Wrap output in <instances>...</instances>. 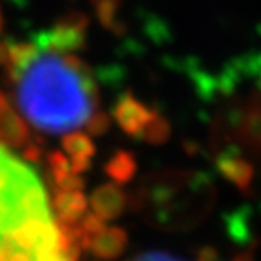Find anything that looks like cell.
<instances>
[{"label": "cell", "instance_id": "obj_8", "mask_svg": "<svg viewBox=\"0 0 261 261\" xmlns=\"http://www.w3.org/2000/svg\"><path fill=\"white\" fill-rule=\"evenodd\" d=\"M125 203H127L125 192L116 184H106L102 187H98L91 194V200H89L93 214H96L103 221L118 218L123 212V208H125Z\"/></svg>", "mask_w": 261, "mask_h": 261}, {"label": "cell", "instance_id": "obj_13", "mask_svg": "<svg viewBox=\"0 0 261 261\" xmlns=\"http://www.w3.org/2000/svg\"><path fill=\"white\" fill-rule=\"evenodd\" d=\"M94 6V11L100 24L107 29H116V9L120 6V0H91Z\"/></svg>", "mask_w": 261, "mask_h": 261}, {"label": "cell", "instance_id": "obj_11", "mask_svg": "<svg viewBox=\"0 0 261 261\" xmlns=\"http://www.w3.org/2000/svg\"><path fill=\"white\" fill-rule=\"evenodd\" d=\"M106 172L118 184H127L136 174V162L130 152L118 151L107 162Z\"/></svg>", "mask_w": 261, "mask_h": 261}, {"label": "cell", "instance_id": "obj_16", "mask_svg": "<svg viewBox=\"0 0 261 261\" xmlns=\"http://www.w3.org/2000/svg\"><path fill=\"white\" fill-rule=\"evenodd\" d=\"M57 187L60 189V191H64V192L80 191V189H84V179L80 178V174H74V172H71V174H67L64 179H62Z\"/></svg>", "mask_w": 261, "mask_h": 261}, {"label": "cell", "instance_id": "obj_7", "mask_svg": "<svg viewBox=\"0 0 261 261\" xmlns=\"http://www.w3.org/2000/svg\"><path fill=\"white\" fill-rule=\"evenodd\" d=\"M29 142H31L29 127L16 114L8 98L0 93V145L24 149Z\"/></svg>", "mask_w": 261, "mask_h": 261}, {"label": "cell", "instance_id": "obj_5", "mask_svg": "<svg viewBox=\"0 0 261 261\" xmlns=\"http://www.w3.org/2000/svg\"><path fill=\"white\" fill-rule=\"evenodd\" d=\"M87 28H89V18L86 13L73 11L58 18L53 28L35 33L31 42L38 47H51L74 53L86 45Z\"/></svg>", "mask_w": 261, "mask_h": 261}, {"label": "cell", "instance_id": "obj_18", "mask_svg": "<svg viewBox=\"0 0 261 261\" xmlns=\"http://www.w3.org/2000/svg\"><path fill=\"white\" fill-rule=\"evenodd\" d=\"M42 156H44V151H42L40 143L29 142L28 145L24 147V151H22V158L29 160V162H40Z\"/></svg>", "mask_w": 261, "mask_h": 261}, {"label": "cell", "instance_id": "obj_9", "mask_svg": "<svg viewBox=\"0 0 261 261\" xmlns=\"http://www.w3.org/2000/svg\"><path fill=\"white\" fill-rule=\"evenodd\" d=\"M127 245V234L123 228L106 227L102 232L87 238L84 249H89L100 259H116Z\"/></svg>", "mask_w": 261, "mask_h": 261}, {"label": "cell", "instance_id": "obj_19", "mask_svg": "<svg viewBox=\"0 0 261 261\" xmlns=\"http://www.w3.org/2000/svg\"><path fill=\"white\" fill-rule=\"evenodd\" d=\"M9 60V38L0 42V67H6Z\"/></svg>", "mask_w": 261, "mask_h": 261}, {"label": "cell", "instance_id": "obj_10", "mask_svg": "<svg viewBox=\"0 0 261 261\" xmlns=\"http://www.w3.org/2000/svg\"><path fill=\"white\" fill-rule=\"evenodd\" d=\"M55 211L60 223L76 225L87 211V198L80 191H60L55 198Z\"/></svg>", "mask_w": 261, "mask_h": 261}, {"label": "cell", "instance_id": "obj_12", "mask_svg": "<svg viewBox=\"0 0 261 261\" xmlns=\"http://www.w3.org/2000/svg\"><path fill=\"white\" fill-rule=\"evenodd\" d=\"M62 147L69 154V158H93L94 143L86 133H69L62 138Z\"/></svg>", "mask_w": 261, "mask_h": 261}, {"label": "cell", "instance_id": "obj_4", "mask_svg": "<svg viewBox=\"0 0 261 261\" xmlns=\"http://www.w3.org/2000/svg\"><path fill=\"white\" fill-rule=\"evenodd\" d=\"M216 192L200 172L171 171L151 178L138 191L136 203L149 208V216L163 228H191L198 225L212 208Z\"/></svg>", "mask_w": 261, "mask_h": 261}, {"label": "cell", "instance_id": "obj_17", "mask_svg": "<svg viewBox=\"0 0 261 261\" xmlns=\"http://www.w3.org/2000/svg\"><path fill=\"white\" fill-rule=\"evenodd\" d=\"M135 261H185V259L171 256L167 252H143L140 256H136Z\"/></svg>", "mask_w": 261, "mask_h": 261}, {"label": "cell", "instance_id": "obj_1", "mask_svg": "<svg viewBox=\"0 0 261 261\" xmlns=\"http://www.w3.org/2000/svg\"><path fill=\"white\" fill-rule=\"evenodd\" d=\"M16 106L35 129L60 135L86 125L98 111L96 80L74 53L38 47L6 71Z\"/></svg>", "mask_w": 261, "mask_h": 261}, {"label": "cell", "instance_id": "obj_3", "mask_svg": "<svg viewBox=\"0 0 261 261\" xmlns=\"http://www.w3.org/2000/svg\"><path fill=\"white\" fill-rule=\"evenodd\" d=\"M211 140L220 172L247 192L261 169V87L236 93L218 107Z\"/></svg>", "mask_w": 261, "mask_h": 261}, {"label": "cell", "instance_id": "obj_21", "mask_svg": "<svg viewBox=\"0 0 261 261\" xmlns=\"http://www.w3.org/2000/svg\"><path fill=\"white\" fill-rule=\"evenodd\" d=\"M9 2H16V4H20V6L25 4V0H9Z\"/></svg>", "mask_w": 261, "mask_h": 261}, {"label": "cell", "instance_id": "obj_14", "mask_svg": "<svg viewBox=\"0 0 261 261\" xmlns=\"http://www.w3.org/2000/svg\"><path fill=\"white\" fill-rule=\"evenodd\" d=\"M47 165H49V174H51V178H53L55 185H58L65 176L71 174L69 160L65 158V156L58 151L49 152L47 154Z\"/></svg>", "mask_w": 261, "mask_h": 261}, {"label": "cell", "instance_id": "obj_6", "mask_svg": "<svg viewBox=\"0 0 261 261\" xmlns=\"http://www.w3.org/2000/svg\"><path fill=\"white\" fill-rule=\"evenodd\" d=\"M114 118L118 122V125L125 130L130 136H142L143 130L149 127V123L154 120V116L158 113L151 111L145 103H142L140 100H136L133 94H122L118 98V102L113 109Z\"/></svg>", "mask_w": 261, "mask_h": 261}, {"label": "cell", "instance_id": "obj_22", "mask_svg": "<svg viewBox=\"0 0 261 261\" xmlns=\"http://www.w3.org/2000/svg\"><path fill=\"white\" fill-rule=\"evenodd\" d=\"M0 28H2V18H0Z\"/></svg>", "mask_w": 261, "mask_h": 261}, {"label": "cell", "instance_id": "obj_20", "mask_svg": "<svg viewBox=\"0 0 261 261\" xmlns=\"http://www.w3.org/2000/svg\"><path fill=\"white\" fill-rule=\"evenodd\" d=\"M232 261H254L252 250H245V252H240L238 256L232 257Z\"/></svg>", "mask_w": 261, "mask_h": 261}, {"label": "cell", "instance_id": "obj_2", "mask_svg": "<svg viewBox=\"0 0 261 261\" xmlns=\"http://www.w3.org/2000/svg\"><path fill=\"white\" fill-rule=\"evenodd\" d=\"M55 218L38 176L0 145V261H76V234Z\"/></svg>", "mask_w": 261, "mask_h": 261}, {"label": "cell", "instance_id": "obj_15", "mask_svg": "<svg viewBox=\"0 0 261 261\" xmlns=\"http://www.w3.org/2000/svg\"><path fill=\"white\" fill-rule=\"evenodd\" d=\"M87 127V135L89 136H102L106 135L107 130L111 129V118L109 114L103 113V111H96L89 118V122L86 123Z\"/></svg>", "mask_w": 261, "mask_h": 261}]
</instances>
